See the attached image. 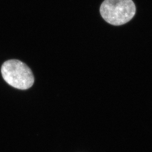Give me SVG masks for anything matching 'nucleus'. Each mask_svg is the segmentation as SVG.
<instances>
[{"instance_id": "2", "label": "nucleus", "mask_w": 152, "mask_h": 152, "mask_svg": "<svg viewBox=\"0 0 152 152\" xmlns=\"http://www.w3.org/2000/svg\"><path fill=\"white\" fill-rule=\"evenodd\" d=\"M1 73L4 80L17 89H28L34 83V77L30 68L18 60L12 59L4 62L1 66Z\"/></svg>"}, {"instance_id": "1", "label": "nucleus", "mask_w": 152, "mask_h": 152, "mask_svg": "<svg viewBox=\"0 0 152 152\" xmlns=\"http://www.w3.org/2000/svg\"><path fill=\"white\" fill-rule=\"evenodd\" d=\"M136 7L132 0H105L100 13L107 23L119 26L127 23L135 15Z\"/></svg>"}]
</instances>
